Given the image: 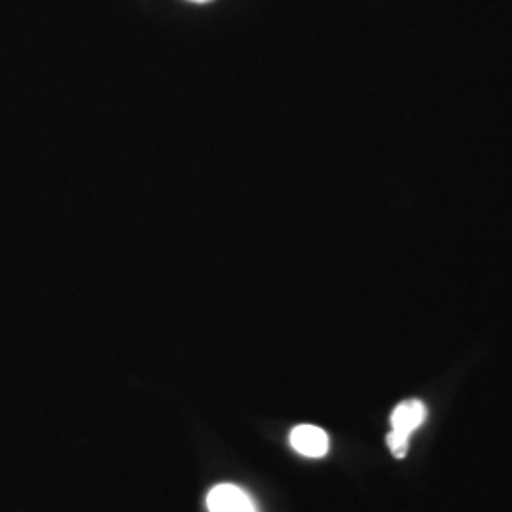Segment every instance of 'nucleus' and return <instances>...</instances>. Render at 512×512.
<instances>
[{
  "instance_id": "1",
  "label": "nucleus",
  "mask_w": 512,
  "mask_h": 512,
  "mask_svg": "<svg viewBox=\"0 0 512 512\" xmlns=\"http://www.w3.org/2000/svg\"><path fill=\"white\" fill-rule=\"evenodd\" d=\"M209 512H256L249 495L234 484H219L207 495Z\"/></svg>"
},
{
  "instance_id": "2",
  "label": "nucleus",
  "mask_w": 512,
  "mask_h": 512,
  "mask_svg": "<svg viewBox=\"0 0 512 512\" xmlns=\"http://www.w3.org/2000/svg\"><path fill=\"white\" fill-rule=\"evenodd\" d=\"M291 446L306 458H323L329 452V435L315 425H298L291 433Z\"/></svg>"
},
{
  "instance_id": "3",
  "label": "nucleus",
  "mask_w": 512,
  "mask_h": 512,
  "mask_svg": "<svg viewBox=\"0 0 512 512\" xmlns=\"http://www.w3.org/2000/svg\"><path fill=\"white\" fill-rule=\"evenodd\" d=\"M427 410L421 401H404L391 414V425L395 433L412 437V433L425 421Z\"/></svg>"
},
{
  "instance_id": "4",
  "label": "nucleus",
  "mask_w": 512,
  "mask_h": 512,
  "mask_svg": "<svg viewBox=\"0 0 512 512\" xmlns=\"http://www.w3.org/2000/svg\"><path fill=\"white\" fill-rule=\"evenodd\" d=\"M387 446H389V450H391V454H393L395 458L403 459L404 456L408 454L410 437H406V435H401V433H395V431H391V433L387 435Z\"/></svg>"
},
{
  "instance_id": "5",
  "label": "nucleus",
  "mask_w": 512,
  "mask_h": 512,
  "mask_svg": "<svg viewBox=\"0 0 512 512\" xmlns=\"http://www.w3.org/2000/svg\"><path fill=\"white\" fill-rule=\"evenodd\" d=\"M190 2H194V4H209V2H213V0H190Z\"/></svg>"
}]
</instances>
